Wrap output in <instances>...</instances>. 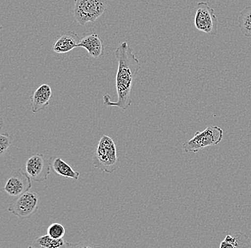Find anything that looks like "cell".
Instances as JSON below:
<instances>
[{
	"instance_id": "1",
	"label": "cell",
	"mask_w": 251,
	"mask_h": 248,
	"mask_svg": "<svg viewBox=\"0 0 251 248\" xmlns=\"http://www.w3.org/2000/svg\"><path fill=\"white\" fill-rule=\"evenodd\" d=\"M114 55L118 61V70L116 78L117 101L112 102L109 94L103 97V105L107 107H117L126 110L132 103L131 97L133 82L141 64L133 53V49L126 42H123L114 51Z\"/></svg>"
},
{
	"instance_id": "15",
	"label": "cell",
	"mask_w": 251,
	"mask_h": 248,
	"mask_svg": "<svg viewBox=\"0 0 251 248\" xmlns=\"http://www.w3.org/2000/svg\"><path fill=\"white\" fill-rule=\"evenodd\" d=\"M238 24L243 35L251 37V5L241 11L238 17Z\"/></svg>"
},
{
	"instance_id": "8",
	"label": "cell",
	"mask_w": 251,
	"mask_h": 248,
	"mask_svg": "<svg viewBox=\"0 0 251 248\" xmlns=\"http://www.w3.org/2000/svg\"><path fill=\"white\" fill-rule=\"evenodd\" d=\"M51 170L50 160L42 154H36L26 160V172L34 182L42 183L47 180Z\"/></svg>"
},
{
	"instance_id": "16",
	"label": "cell",
	"mask_w": 251,
	"mask_h": 248,
	"mask_svg": "<svg viewBox=\"0 0 251 248\" xmlns=\"http://www.w3.org/2000/svg\"><path fill=\"white\" fill-rule=\"evenodd\" d=\"M65 231V228L62 224L56 222V223L50 224V227L47 229V235L54 239H61V238H64Z\"/></svg>"
},
{
	"instance_id": "5",
	"label": "cell",
	"mask_w": 251,
	"mask_h": 248,
	"mask_svg": "<svg viewBox=\"0 0 251 248\" xmlns=\"http://www.w3.org/2000/svg\"><path fill=\"white\" fill-rule=\"evenodd\" d=\"M39 204L38 194L28 191L12 201L8 207V211L21 220L29 219L37 213Z\"/></svg>"
},
{
	"instance_id": "6",
	"label": "cell",
	"mask_w": 251,
	"mask_h": 248,
	"mask_svg": "<svg viewBox=\"0 0 251 248\" xmlns=\"http://www.w3.org/2000/svg\"><path fill=\"white\" fill-rule=\"evenodd\" d=\"M194 25L200 32L215 36L218 33V18L214 9L205 1L198 3L196 6Z\"/></svg>"
},
{
	"instance_id": "12",
	"label": "cell",
	"mask_w": 251,
	"mask_h": 248,
	"mask_svg": "<svg viewBox=\"0 0 251 248\" xmlns=\"http://www.w3.org/2000/svg\"><path fill=\"white\" fill-rule=\"evenodd\" d=\"M51 169L55 175L67 177V178L73 179L78 180L79 178L80 173L75 171L66 162H64L59 157L50 158Z\"/></svg>"
},
{
	"instance_id": "10",
	"label": "cell",
	"mask_w": 251,
	"mask_h": 248,
	"mask_svg": "<svg viewBox=\"0 0 251 248\" xmlns=\"http://www.w3.org/2000/svg\"><path fill=\"white\" fill-rule=\"evenodd\" d=\"M77 48L85 49L88 52V54L94 58L100 57L103 55L104 53L103 42L100 36L96 33L83 34Z\"/></svg>"
},
{
	"instance_id": "11",
	"label": "cell",
	"mask_w": 251,
	"mask_h": 248,
	"mask_svg": "<svg viewBox=\"0 0 251 248\" xmlns=\"http://www.w3.org/2000/svg\"><path fill=\"white\" fill-rule=\"evenodd\" d=\"M80 38L76 33L67 31L63 32L53 46V50L56 54H66L77 48Z\"/></svg>"
},
{
	"instance_id": "4",
	"label": "cell",
	"mask_w": 251,
	"mask_h": 248,
	"mask_svg": "<svg viewBox=\"0 0 251 248\" xmlns=\"http://www.w3.org/2000/svg\"><path fill=\"white\" fill-rule=\"evenodd\" d=\"M224 138V130L218 126H209L203 132H196L195 136L182 145L186 152H198L210 146L219 144Z\"/></svg>"
},
{
	"instance_id": "17",
	"label": "cell",
	"mask_w": 251,
	"mask_h": 248,
	"mask_svg": "<svg viewBox=\"0 0 251 248\" xmlns=\"http://www.w3.org/2000/svg\"><path fill=\"white\" fill-rule=\"evenodd\" d=\"M13 142V136L9 133H2L0 136V155L2 156Z\"/></svg>"
},
{
	"instance_id": "9",
	"label": "cell",
	"mask_w": 251,
	"mask_h": 248,
	"mask_svg": "<svg viewBox=\"0 0 251 248\" xmlns=\"http://www.w3.org/2000/svg\"><path fill=\"white\" fill-rule=\"evenodd\" d=\"M52 97V90L49 84L39 86L30 97L31 112L37 113L44 110L50 104Z\"/></svg>"
},
{
	"instance_id": "2",
	"label": "cell",
	"mask_w": 251,
	"mask_h": 248,
	"mask_svg": "<svg viewBox=\"0 0 251 248\" xmlns=\"http://www.w3.org/2000/svg\"><path fill=\"white\" fill-rule=\"evenodd\" d=\"M93 165L101 172L111 174L119 169L120 163L112 138L102 135L93 155Z\"/></svg>"
},
{
	"instance_id": "7",
	"label": "cell",
	"mask_w": 251,
	"mask_h": 248,
	"mask_svg": "<svg viewBox=\"0 0 251 248\" xmlns=\"http://www.w3.org/2000/svg\"><path fill=\"white\" fill-rule=\"evenodd\" d=\"M31 179L21 168L15 169L6 180L3 191L11 197H17L31 189Z\"/></svg>"
},
{
	"instance_id": "13",
	"label": "cell",
	"mask_w": 251,
	"mask_h": 248,
	"mask_svg": "<svg viewBox=\"0 0 251 248\" xmlns=\"http://www.w3.org/2000/svg\"><path fill=\"white\" fill-rule=\"evenodd\" d=\"M250 238L242 232H233L227 235L225 239L221 242L220 248H251Z\"/></svg>"
},
{
	"instance_id": "14",
	"label": "cell",
	"mask_w": 251,
	"mask_h": 248,
	"mask_svg": "<svg viewBox=\"0 0 251 248\" xmlns=\"http://www.w3.org/2000/svg\"><path fill=\"white\" fill-rule=\"evenodd\" d=\"M74 245L70 244L64 240V238L61 239H54L49 235L39 237L34 240L29 248H59L73 247Z\"/></svg>"
},
{
	"instance_id": "3",
	"label": "cell",
	"mask_w": 251,
	"mask_h": 248,
	"mask_svg": "<svg viewBox=\"0 0 251 248\" xmlns=\"http://www.w3.org/2000/svg\"><path fill=\"white\" fill-rule=\"evenodd\" d=\"M107 7V0H75L74 19L80 25L94 23Z\"/></svg>"
}]
</instances>
